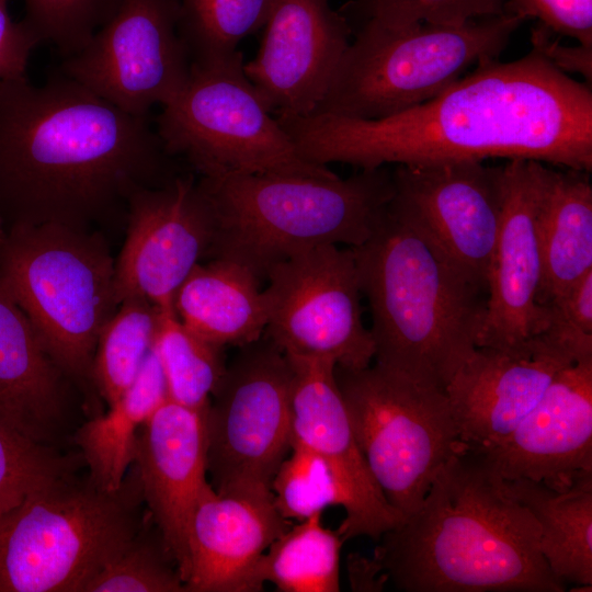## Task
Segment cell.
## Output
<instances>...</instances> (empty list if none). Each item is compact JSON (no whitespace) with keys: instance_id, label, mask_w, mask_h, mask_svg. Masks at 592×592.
Wrapping results in <instances>:
<instances>
[{"instance_id":"obj_13","label":"cell","mask_w":592,"mask_h":592,"mask_svg":"<svg viewBox=\"0 0 592 592\" xmlns=\"http://www.w3.org/2000/svg\"><path fill=\"white\" fill-rule=\"evenodd\" d=\"M390 209L487 295L502 216V167L482 161L396 164Z\"/></svg>"},{"instance_id":"obj_15","label":"cell","mask_w":592,"mask_h":592,"mask_svg":"<svg viewBox=\"0 0 592 592\" xmlns=\"http://www.w3.org/2000/svg\"><path fill=\"white\" fill-rule=\"evenodd\" d=\"M127 237L115 263L118 305L144 299L159 310L173 309L175 294L207 253L213 218L193 175H178L128 198Z\"/></svg>"},{"instance_id":"obj_43","label":"cell","mask_w":592,"mask_h":592,"mask_svg":"<svg viewBox=\"0 0 592 592\" xmlns=\"http://www.w3.org/2000/svg\"><path fill=\"white\" fill-rule=\"evenodd\" d=\"M0 514H1V512H0Z\"/></svg>"},{"instance_id":"obj_29","label":"cell","mask_w":592,"mask_h":592,"mask_svg":"<svg viewBox=\"0 0 592 592\" xmlns=\"http://www.w3.org/2000/svg\"><path fill=\"white\" fill-rule=\"evenodd\" d=\"M168 399L206 412L226 371L224 348L190 330L173 309L160 310L153 341Z\"/></svg>"},{"instance_id":"obj_40","label":"cell","mask_w":592,"mask_h":592,"mask_svg":"<svg viewBox=\"0 0 592 592\" xmlns=\"http://www.w3.org/2000/svg\"><path fill=\"white\" fill-rule=\"evenodd\" d=\"M553 32L542 24L532 29L533 49L542 54L555 68L565 73H579L587 83L592 80V47L566 46L553 38Z\"/></svg>"},{"instance_id":"obj_33","label":"cell","mask_w":592,"mask_h":592,"mask_svg":"<svg viewBox=\"0 0 592 592\" xmlns=\"http://www.w3.org/2000/svg\"><path fill=\"white\" fill-rule=\"evenodd\" d=\"M81 455L60 453L0 423V512L19 504L30 492L77 473Z\"/></svg>"},{"instance_id":"obj_18","label":"cell","mask_w":592,"mask_h":592,"mask_svg":"<svg viewBox=\"0 0 592 592\" xmlns=\"http://www.w3.org/2000/svg\"><path fill=\"white\" fill-rule=\"evenodd\" d=\"M287 356L293 367L292 444L312 451L329 466L345 510L337 528L343 540L365 536L377 542L405 519L385 498L358 447L335 382V365Z\"/></svg>"},{"instance_id":"obj_25","label":"cell","mask_w":592,"mask_h":592,"mask_svg":"<svg viewBox=\"0 0 592 592\" xmlns=\"http://www.w3.org/2000/svg\"><path fill=\"white\" fill-rule=\"evenodd\" d=\"M260 280L246 266L225 259L198 263L179 287L173 308L190 330L225 348L260 339L266 305Z\"/></svg>"},{"instance_id":"obj_6","label":"cell","mask_w":592,"mask_h":592,"mask_svg":"<svg viewBox=\"0 0 592 592\" xmlns=\"http://www.w3.org/2000/svg\"><path fill=\"white\" fill-rule=\"evenodd\" d=\"M145 504L133 464L115 491L77 473L0 514V592H83L138 532Z\"/></svg>"},{"instance_id":"obj_23","label":"cell","mask_w":592,"mask_h":592,"mask_svg":"<svg viewBox=\"0 0 592 592\" xmlns=\"http://www.w3.org/2000/svg\"><path fill=\"white\" fill-rule=\"evenodd\" d=\"M64 377L0 280V423L54 446L66 422Z\"/></svg>"},{"instance_id":"obj_8","label":"cell","mask_w":592,"mask_h":592,"mask_svg":"<svg viewBox=\"0 0 592 592\" xmlns=\"http://www.w3.org/2000/svg\"><path fill=\"white\" fill-rule=\"evenodd\" d=\"M524 21L505 13L459 25L363 23L314 113L379 119L420 105L468 67L497 59Z\"/></svg>"},{"instance_id":"obj_30","label":"cell","mask_w":592,"mask_h":592,"mask_svg":"<svg viewBox=\"0 0 592 592\" xmlns=\"http://www.w3.org/2000/svg\"><path fill=\"white\" fill-rule=\"evenodd\" d=\"M274 0H179V34L191 65L235 58L239 43L264 26Z\"/></svg>"},{"instance_id":"obj_20","label":"cell","mask_w":592,"mask_h":592,"mask_svg":"<svg viewBox=\"0 0 592 592\" xmlns=\"http://www.w3.org/2000/svg\"><path fill=\"white\" fill-rule=\"evenodd\" d=\"M289 525L270 487L208 483L190 523L185 592L261 591V558Z\"/></svg>"},{"instance_id":"obj_1","label":"cell","mask_w":592,"mask_h":592,"mask_svg":"<svg viewBox=\"0 0 592 592\" xmlns=\"http://www.w3.org/2000/svg\"><path fill=\"white\" fill-rule=\"evenodd\" d=\"M307 160L386 164L535 160L592 170V92L533 49L477 65L433 99L379 119L277 117Z\"/></svg>"},{"instance_id":"obj_21","label":"cell","mask_w":592,"mask_h":592,"mask_svg":"<svg viewBox=\"0 0 592 592\" xmlns=\"http://www.w3.org/2000/svg\"><path fill=\"white\" fill-rule=\"evenodd\" d=\"M570 364L537 338L526 350L476 348L444 389L460 442L471 448L500 443Z\"/></svg>"},{"instance_id":"obj_11","label":"cell","mask_w":592,"mask_h":592,"mask_svg":"<svg viewBox=\"0 0 592 592\" xmlns=\"http://www.w3.org/2000/svg\"><path fill=\"white\" fill-rule=\"evenodd\" d=\"M293 367L265 334L240 346L205 413L206 468L216 491L266 486L292 447Z\"/></svg>"},{"instance_id":"obj_2","label":"cell","mask_w":592,"mask_h":592,"mask_svg":"<svg viewBox=\"0 0 592 592\" xmlns=\"http://www.w3.org/2000/svg\"><path fill=\"white\" fill-rule=\"evenodd\" d=\"M148 116L62 75L0 81V207L15 223L83 225L178 175Z\"/></svg>"},{"instance_id":"obj_14","label":"cell","mask_w":592,"mask_h":592,"mask_svg":"<svg viewBox=\"0 0 592 592\" xmlns=\"http://www.w3.org/2000/svg\"><path fill=\"white\" fill-rule=\"evenodd\" d=\"M179 0H122L60 72L118 109L148 116L185 83L191 61L179 34Z\"/></svg>"},{"instance_id":"obj_35","label":"cell","mask_w":592,"mask_h":592,"mask_svg":"<svg viewBox=\"0 0 592 592\" xmlns=\"http://www.w3.org/2000/svg\"><path fill=\"white\" fill-rule=\"evenodd\" d=\"M509 0H350L340 10L352 19L384 29L417 23L459 25L505 14Z\"/></svg>"},{"instance_id":"obj_41","label":"cell","mask_w":592,"mask_h":592,"mask_svg":"<svg viewBox=\"0 0 592 592\" xmlns=\"http://www.w3.org/2000/svg\"><path fill=\"white\" fill-rule=\"evenodd\" d=\"M346 567L353 591H382L385 583L389 581L387 573L374 557L350 554L346 558Z\"/></svg>"},{"instance_id":"obj_36","label":"cell","mask_w":592,"mask_h":592,"mask_svg":"<svg viewBox=\"0 0 592 592\" xmlns=\"http://www.w3.org/2000/svg\"><path fill=\"white\" fill-rule=\"evenodd\" d=\"M25 22L64 57L82 49L122 0H24Z\"/></svg>"},{"instance_id":"obj_34","label":"cell","mask_w":592,"mask_h":592,"mask_svg":"<svg viewBox=\"0 0 592 592\" xmlns=\"http://www.w3.org/2000/svg\"><path fill=\"white\" fill-rule=\"evenodd\" d=\"M275 506L285 520L297 522L341 505V496L327 463L293 443L271 481Z\"/></svg>"},{"instance_id":"obj_38","label":"cell","mask_w":592,"mask_h":592,"mask_svg":"<svg viewBox=\"0 0 592 592\" xmlns=\"http://www.w3.org/2000/svg\"><path fill=\"white\" fill-rule=\"evenodd\" d=\"M505 13L534 18L553 33L592 47V0H509Z\"/></svg>"},{"instance_id":"obj_12","label":"cell","mask_w":592,"mask_h":592,"mask_svg":"<svg viewBox=\"0 0 592 592\" xmlns=\"http://www.w3.org/2000/svg\"><path fill=\"white\" fill-rule=\"evenodd\" d=\"M265 281L264 333L286 355L350 369L371 365L374 342L362 318L351 248L320 244L300 251L274 265Z\"/></svg>"},{"instance_id":"obj_24","label":"cell","mask_w":592,"mask_h":592,"mask_svg":"<svg viewBox=\"0 0 592 592\" xmlns=\"http://www.w3.org/2000/svg\"><path fill=\"white\" fill-rule=\"evenodd\" d=\"M587 173L542 167L537 215L542 307L592 271V185Z\"/></svg>"},{"instance_id":"obj_28","label":"cell","mask_w":592,"mask_h":592,"mask_svg":"<svg viewBox=\"0 0 592 592\" xmlns=\"http://www.w3.org/2000/svg\"><path fill=\"white\" fill-rule=\"evenodd\" d=\"M322 514L288 526L267 548L258 568V581L281 592L340 591L343 538L325 527Z\"/></svg>"},{"instance_id":"obj_17","label":"cell","mask_w":592,"mask_h":592,"mask_svg":"<svg viewBox=\"0 0 592 592\" xmlns=\"http://www.w3.org/2000/svg\"><path fill=\"white\" fill-rule=\"evenodd\" d=\"M263 27L246 76L273 116L314 113L351 43L350 22L329 0H274Z\"/></svg>"},{"instance_id":"obj_26","label":"cell","mask_w":592,"mask_h":592,"mask_svg":"<svg viewBox=\"0 0 592 592\" xmlns=\"http://www.w3.org/2000/svg\"><path fill=\"white\" fill-rule=\"evenodd\" d=\"M168 399L164 376L153 346L137 377L109 411L84 422L75 433L89 478L115 491L135 463L141 425Z\"/></svg>"},{"instance_id":"obj_16","label":"cell","mask_w":592,"mask_h":592,"mask_svg":"<svg viewBox=\"0 0 592 592\" xmlns=\"http://www.w3.org/2000/svg\"><path fill=\"white\" fill-rule=\"evenodd\" d=\"M543 162L502 167V216L487 282L477 348L526 350L544 329L537 304L542 259L537 230Z\"/></svg>"},{"instance_id":"obj_5","label":"cell","mask_w":592,"mask_h":592,"mask_svg":"<svg viewBox=\"0 0 592 592\" xmlns=\"http://www.w3.org/2000/svg\"><path fill=\"white\" fill-rule=\"evenodd\" d=\"M349 178L250 173L201 177L198 190L213 218L207 253L250 270L265 281L292 255L320 246L363 244L392 193L386 166Z\"/></svg>"},{"instance_id":"obj_37","label":"cell","mask_w":592,"mask_h":592,"mask_svg":"<svg viewBox=\"0 0 592 592\" xmlns=\"http://www.w3.org/2000/svg\"><path fill=\"white\" fill-rule=\"evenodd\" d=\"M543 307L544 329L536 338L571 363L592 361V271Z\"/></svg>"},{"instance_id":"obj_4","label":"cell","mask_w":592,"mask_h":592,"mask_svg":"<svg viewBox=\"0 0 592 592\" xmlns=\"http://www.w3.org/2000/svg\"><path fill=\"white\" fill-rule=\"evenodd\" d=\"M388 204L371 237L351 248L371 308L374 361L444 390L477 348L486 293L448 266Z\"/></svg>"},{"instance_id":"obj_32","label":"cell","mask_w":592,"mask_h":592,"mask_svg":"<svg viewBox=\"0 0 592 592\" xmlns=\"http://www.w3.org/2000/svg\"><path fill=\"white\" fill-rule=\"evenodd\" d=\"M86 585L83 592H185L178 565L159 528L145 527Z\"/></svg>"},{"instance_id":"obj_7","label":"cell","mask_w":592,"mask_h":592,"mask_svg":"<svg viewBox=\"0 0 592 592\" xmlns=\"http://www.w3.org/2000/svg\"><path fill=\"white\" fill-rule=\"evenodd\" d=\"M115 264L99 237L58 223H15L0 280L66 376L91 377L101 330L115 312Z\"/></svg>"},{"instance_id":"obj_22","label":"cell","mask_w":592,"mask_h":592,"mask_svg":"<svg viewBox=\"0 0 592 592\" xmlns=\"http://www.w3.org/2000/svg\"><path fill=\"white\" fill-rule=\"evenodd\" d=\"M205 413L167 399L141 425L135 467L145 504L184 582L189 528L208 486Z\"/></svg>"},{"instance_id":"obj_39","label":"cell","mask_w":592,"mask_h":592,"mask_svg":"<svg viewBox=\"0 0 592 592\" xmlns=\"http://www.w3.org/2000/svg\"><path fill=\"white\" fill-rule=\"evenodd\" d=\"M9 1L0 0V81L26 76L31 54L41 43L25 21L12 20Z\"/></svg>"},{"instance_id":"obj_19","label":"cell","mask_w":592,"mask_h":592,"mask_svg":"<svg viewBox=\"0 0 592 592\" xmlns=\"http://www.w3.org/2000/svg\"><path fill=\"white\" fill-rule=\"evenodd\" d=\"M467 448L480 454L504 480L526 478L558 491L592 473V361L560 369L500 443Z\"/></svg>"},{"instance_id":"obj_3","label":"cell","mask_w":592,"mask_h":592,"mask_svg":"<svg viewBox=\"0 0 592 592\" xmlns=\"http://www.w3.org/2000/svg\"><path fill=\"white\" fill-rule=\"evenodd\" d=\"M373 557L406 592H563L539 526L485 458L463 447L420 508L377 540Z\"/></svg>"},{"instance_id":"obj_31","label":"cell","mask_w":592,"mask_h":592,"mask_svg":"<svg viewBox=\"0 0 592 592\" xmlns=\"http://www.w3.org/2000/svg\"><path fill=\"white\" fill-rule=\"evenodd\" d=\"M99 335L91 377L107 406L137 377L153 346L160 310L144 299L122 301Z\"/></svg>"},{"instance_id":"obj_27","label":"cell","mask_w":592,"mask_h":592,"mask_svg":"<svg viewBox=\"0 0 592 592\" xmlns=\"http://www.w3.org/2000/svg\"><path fill=\"white\" fill-rule=\"evenodd\" d=\"M505 481L536 520L539 548L555 576L592 587V473L561 491L526 478Z\"/></svg>"},{"instance_id":"obj_9","label":"cell","mask_w":592,"mask_h":592,"mask_svg":"<svg viewBox=\"0 0 592 592\" xmlns=\"http://www.w3.org/2000/svg\"><path fill=\"white\" fill-rule=\"evenodd\" d=\"M243 55L191 65L180 91L157 117L166 150L184 158L201 177L274 173L329 178L327 166L304 158L243 70Z\"/></svg>"},{"instance_id":"obj_10","label":"cell","mask_w":592,"mask_h":592,"mask_svg":"<svg viewBox=\"0 0 592 592\" xmlns=\"http://www.w3.org/2000/svg\"><path fill=\"white\" fill-rule=\"evenodd\" d=\"M334 376L366 464L406 520L443 464L463 447L445 391L377 364L335 366Z\"/></svg>"},{"instance_id":"obj_42","label":"cell","mask_w":592,"mask_h":592,"mask_svg":"<svg viewBox=\"0 0 592 592\" xmlns=\"http://www.w3.org/2000/svg\"><path fill=\"white\" fill-rule=\"evenodd\" d=\"M0 241H2V231H1V227H0Z\"/></svg>"}]
</instances>
